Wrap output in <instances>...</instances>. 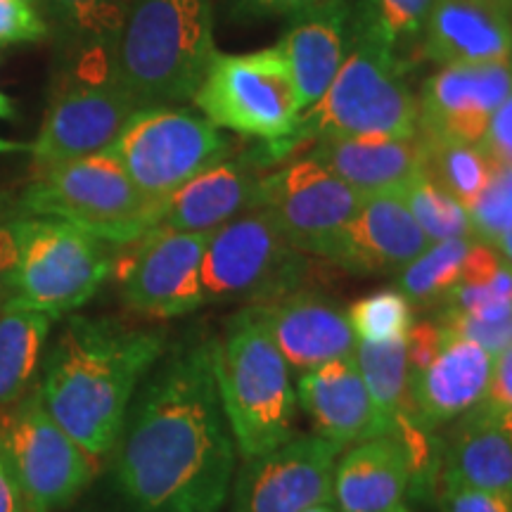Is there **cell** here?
<instances>
[{"mask_svg": "<svg viewBox=\"0 0 512 512\" xmlns=\"http://www.w3.org/2000/svg\"><path fill=\"white\" fill-rule=\"evenodd\" d=\"M107 458L126 512L223 510L238 446L216 387L211 337L188 335L166 347Z\"/></svg>", "mask_w": 512, "mask_h": 512, "instance_id": "cell-1", "label": "cell"}, {"mask_svg": "<svg viewBox=\"0 0 512 512\" xmlns=\"http://www.w3.org/2000/svg\"><path fill=\"white\" fill-rule=\"evenodd\" d=\"M166 347L164 330L105 316H69L48 342L36 389L69 437L95 460L107 458L140 384Z\"/></svg>", "mask_w": 512, "mask_h": 512, "instance_id": "cell-2", "label": "cell"}, {"mask_svg": "<svg viewBox=\"0 0 512 512\" xmlns=\"http://www.w3.org/2000/svg\"><path fill=\"white\" fill-rule=\"evenodd\" d=\"M406 72L403 57L351 31L349 53L328 91L302 112L290 136L249 152L254 164L273 169L318 140L415 136L420 102Z\"/></svg>", "mask_w": 512, "mask_h": 512, "instance_id": "cell-3", "label": "cell"}, {"mask_svg": "<svg viewBox=\"0 0 512 512\" xmlns=\"http://www.w3.org/2000/svg\"><path fill=\"white\" fill-rule=\"evenodd\" d=\"M214 50L211 0H133L117 43V74L140 110L190 102Z\"/></svg>", "mask_w": 512, "mask_h": 512, "instance_id": "cell-4", "label": "cell"}, {"mask_svg": "<svg viewBox=\"0 0 512 512\" xmlns=\"http://www.w3.org/2000/svg\"><path fill=\"white\" fill-rule=\"evenodd\" d=\"M211 358L223 413L242 458L297 437L290 366L254 306H242L226 320L221 335L211 337Z\"/></svg>", "mask_w": 512, "mask_h": 512, "instance_id": "cell-5", "label": "cell"}, {"mask_svg": "<svg viewBox=\"0 0 512 512\" xmlns=\"http://www.w3.org/2000/svg\"><path fill=\"white\" fill-rule=\"evenodd\" d=\"M19 204L31 216L67 221L112 247L157 228L162 211V200L145 195L110 150L36 169Z\"/></svg>", "mask_w": 512, "mask_h": 512, "instance_id": "cell-6", "label": "cell"}, {"mask_svg": "<svg viewBox=\"0 0 512 512\" xmlns=\"http://www.w3.org/2000/svg\"><path fill=\"white\" fill-rule=\"evenodd\" d=\"M117 50L62 55L46 114L29 145L36 169L112 150L128 121L140 112L117 74Z\"/></svg>", "mask_w": 512, "mask_h": 512, "instance_id": "cell-7", "label": "cell"}, {"mask_svg": "<svg viewBox=\"0 0 512 512\" xmlns=\"http://www.w3.org/2000/svg\"><path fill=\"white\" fill-rule=\"evenodd\" d=\"M112 264V245L105 240L67 221L29 216L3 309L48 313L53 320L69 316L110 278Z\"/></svg>", "mask_w": 512, "mask_h": 512, "instance_id": "cell-8", "label": "cell"}, {"mask_svg": "<svg viewBox=\"0 0 512 512\" xmlns=\"http://www.w3.org/2000/svg\"><path fill=\"white\" fill-rule=\"evenodd\" d=\"M192 102L216 128L261 143L290 136L302 117L297 83L280 46L216 55Z\"/></svg>", "mask_w": 512, "mask_h": 512, "instance_id": "cell-9", "label": "cell"}, {"mask_svg": "<svg viewBox=\"0 0 512 512\" xmlns=\"http://www.w3.org/2000/svg\"><path fill=\"white\" fill-rule=\"evenodd\" d=\"M309 254L299 252L261 209L245 211L211 233L202 259L207 304H266L302 290Z\"/></svg>", "mask_w": 512, "mask_h": 512, "instance_id": "cell-10", "label": "cell"}, {"mask_svg": "<svg viewBox=\"0 0 512 512\" xmlns=\"http://www.w3.org/2000/svg\"><path fill=\"white\" fill-rule=\"evenodd\" d=\"M0 448L27 512H57L93 482L98 460L57 425L34 387L0 411Z\"/></svg>", "mask_w": 512, "mask_h": 512, "instance_id": "cell-11", "label": "cell"}, {"mask_svg": "<svg viewBox=\"0 0 512 512\" xmlns=\"http://www.w3.org/2000/svg\"><path fill=\"white\" fill-rule=\"evenodd\" d=\"M110 152L145 195L164 200L230 155V140L202 114L185 107H150L128 121Z\"/></svg>", "mask_w": 512, "mask_h": 512, "instance_id": "cell-12", "label": "cell"}, {"mask_svg": "<svg viewBox=\"0 0 512 512\" xmlns=\"http://www.w3.org/2000/svg\"><path fill=\"white\" fill-rule=\"evenodd\" d=\"M211 233L152 228L114 256L121 302L147 318H181L207 306L202 259Z\"/></svg>", "mask_w": 512, "mask_h": 512, "instance_id": "cell-13", "label": "cell"}, {"mask_svg": "<svg viewBox=\"0 0 512 512\" xmlns=\"http://www.w3.org/2000/svg\"><path fill=\"white\" fill-rule=\"evenodd\" d=\"M363 200L361 192L306 155L261 174L256 209L271 216L292 247L323 259Z\"/></svg>", "mask_w": 512, "mask_h": 512, "instance_id": "cell-14", "label": "cell"}, {"mask_svg": "<svg viewBox=\"0 0 512 512\" xmlns=\"http://www.w3.org/2000/svg\"><path fill=\"white\" fill-rule=\"evenodd\" d=\"M337 458V448L318 434H297L271 451L242 458L230 486V512H306L332 503Z\"/></svg>", "mask_w": 512, "mask_h": 512, "instance_id": "cell-15", "label": "cell"}, {"mask_svg": "<svg viewBox=\"0 0 512 512\" xmlns=\"http://www.w3.org/2000/svg\"><path fill=\"white\" fill-rule=\"evenodd\" d=\"M512 95V57L448 64L422 83L418 133L446 143L482 145L496 112Z\"/></svg>", "mask_w": 512, "mask_h": 512, "instance_id": "cell-16", "label": "cell"}, {"mask_svg": "<svg viewBox=\"0 0 512 512\" xmlns=\"http://www.w3.org/2000/svg\"><path fill=\"white\" fill-rule=\"evenodd\" d=\"M444 328V325H441ZM494 373V356L463 335L444 328L437 354L408 370V420L425 437L479 406Z\"/></svg>", "mask_w": 512, "mask_h": 512, "instance_id": "cell-17", "label": "cell"}, {"mask_svg": "<svg viewBox=\"0 0 512 512\" xmlns=\"http://www.w3.org/2000/svg\"><path fill=\"white\" fill-rule=\"evenodd\" d=\"M427 247L430 240L399 195H373L335 235L323 259L349 273L382 275L403 271Z\"/></svg>", "mask_w": 512, "mask_h": 512, "instance_id": "cell-18", "label": "cell"}, {"mask_svg": "<svg viewBox=\"0 0 512 512\" xmlns=\"http://www.w3.org/2000/svg\"><path fill=\"white\" fill-rule=\"evenodd\" d=\"M249 306H254L287 366L306 373L335 358L354 356L358 339L347 311L323 294L297 290L275 302Z\"/></svg>", "mask_w": 512, "mask_h": 512, "instance_id": "cell-19", "label": "cell"}, {"mask_svg": "<svg viewBox=\"0 0 512 512\" xmlns=\"http://www.w3.org/2000/svg\"><path fill=\"white\" fill-rule=\"evenodd\" d=\"M297 403L309 413L318 437L339 453L361 441L382 437L373 396L354 356L335 358L302 373Z\"/></svg>", "mask_w": 512, "mask_h": 512, "instance_id": "cell-20", "label": "cell"}, {"mask_svg": "<svg viewBox=\"0 0 512 512\" xmlns=\"http://www.w3.org/2000/svg\"><path fill=\"white\" fill-rule=\"evenodd\" d=\"M261 169L249 152L226 155L162 200L157 226L183 233H214L256 209Z\"/></svg>", "mask_w": 512, "mask_h": 512, "instance_id": "cell-21", "label": "cell"}, {"mask_svg": "<svg viewBox=\"0 0 512 512\" xmlns=\"http://www.w3.org/2000/svg\"><path fill=\"white\" fill-rule=\"evenodd\" d=\"M422 46L432 62L484 64L512 57L508 0H434Z\"/></svg>", "mask_w": 512, "mask_h": 512, "instance_id": "cell-22", "label": "cell"}, {"mask_svg": "<svg viewBox=\"0 0 512 512\" xmlns=\"http://www.w3.org/2000/svg\"><path fill=\"white\" fill-rule=\"evenodd\" d=\"M415 458L394 434L361 441L339 453L332 475V505L339 512H392L411 491Z\"/></svg>", "mask_w": 512, "mask_h": 512, "instance_id": "cell-23", "label": "cell"}, {"mask_svg": "<svg viewBox=\"0 0 512 512\" xmlns=\"http://www.w3.org/2000/svg\"><path fill=\"white\" fill-rule=\"evenodd\" d=\"M302 112L330 88L351 46V0H325L290 17L280 38Z\"/></svg>", "mask_w": 512, "mask_h": 512, "instance_id": "cell-24", "label": "cell"}, {"mask_svg": "<svg viewBox=\"0 0 512 512\" xmlns=\"http://www.w3.org/2000/svg\"><path fill=\"white\" fill-rule=\"evenodd\" d=\"M437 479L475 486L512 501V439L475 406L441 430V437H434L432 484Z\"/></svg>", "mask_w": 512, "mask_h": 512, "instance_id": "cell-25", "label": "cell"}, {"mask_svg": "<svg viewBox=\"0 0 512 512\" xmlns=\"http://www.w3.org/2000/svg\"><path fill=\"white\" fill-rule=\"evenodd\" d=\"M311 159L363 197L399 195L425 166L420 133L408 138H332L311 145Z\"/></svg>", "mask_w": 512, "mask_h": 512, "instance_id": "cell-26", "label": "cell"}, {"mask_svg": "<svg viewBox=\"0 0 512 512\" xmlns=\"http://www.w3.org/2000/svg\"><path fill=\"white\" fill-rule=\"evenodd\" d=\"M53 323L48 313L0 311V411L36 387Z\"/></svg>", "mask_w": 512, "mask_h": 512, "instance_id": "cell-27", "label": "cell"}, {"mask_svg": "<svg viewBox=\"0 0 512 512\" xmlns=\"http://www.w3.org/2000/svg\"><path fill=\"white\" fill-rule=\"evenodd\" d=\"M50 36L62 55L117 50L133 0H41Z\"/></svg>", "mask_w": 512, "mask_h": 512, "instance_id": "cell-28", "label": "cell"}, {"mask_svg": "<svg viewBox=\"0 0 512 512\" xmlns=\"http://www.w3.org/2000/svg\"><path fill=\"white\" fill-rule=\"evenodd\" d=\"M434 0H351V31L406 60L422 38Z\"/></svg>", "mask_w": 512, "mask_h": 512, "instance_id": "cell-29", "label": "cell"}, {"mask_svg": "<svg viewBox=\"0 0 512 512\" xmlns=\"http://www.w3.org/2000/svg\"><path fill=\"white\" fill-rule=\"evenodd\" d=\"M425 171L439 188L456 197L465 209H470L482 190L489 183L496 162L482 145L470 143H446V140H430L425 136Z\"/></svg>", "mask_w": 512, "mask_h": 512, "instance_id": "cell-30", "label": "cell"}, {"mask_svg": "<svg viewBox=\"0 0 512 512\" xmlns=\"http://www.w3.org/2000/svg\"><path fill=\"white\" fill-rule=\"evenodd\" d=\"M472 240L432 242L396 273V290L413 306H437L460 283L463 261Z\"/></svg>", "mask_w": 512, "mask_h": 512, "instance_id": "cell-31", "label": "cell"}, {"mask_svg": "<svg viewBox=\"0 0 512 512\" xmlns=\"http://www.w3.org/2000/svg\"><path fill=\"white\" fill-rule=\"evenodd\" d=\"M399 197L411 209L413 219L418 221L430 245L444 240H477L470 211L456 197L448 195L444 188H439L425 171L418 178H413L399 192Z\"/></svg>", "mask_w": 512, "mask_h": 512, "instance_id": "cell-32", "label": "cell"}, {"mask_svg": "<svg viewBox=\"0 0 512 512\" xmlns=\"http://www.w3.org/2000/svg\"><path fill=\"white\" fill-rule=\"evenodd\" d=\"M347 318L358 342L392 344L411 332L413 304L399 290H380L361 297L347 309Z\"/></svg>", "mask_w": 512, "mask_h": 512, "instance_id": "cell-33", "label": "cell"}, {"mask_svg": "<svg viewBox=\"0 0 512 512\" xmlns=\"http://www.w3.org/2000/svg\"><path fill=\"white\" fill-rule=\"evenodd\" d=\"M475 238L494 242L512 226V166L498 164L491 171L489 183L470 209Z\"/></svg>", "mask_w": 512, "mask_h": 512, "instance_id": "cell-34", "label": "cell"}, {"mask_svg": "<svg viewBox=\"0 0 512 512\" xmlns=\"http://www.w3.org/2000/svg\"><path fill=\"white\" fill-rule=\"evenodd\" d=\"M31 214L24 211L22 204L10 197H0V309L10 297L12 280L19 264V249H22L24 223Z\"/></svg>", "mask_w": 512, "mask_h": 512, "instance_id": "cell-35", "label": "cell"}, {"mask_svg": "<svg viewBox=\"0 0 512 512\" xmlns=\"http://www.w3.org/2000/svg\"><path fill=\"white\" fill-rule=\"evenodd\" d=\"M50 29L34 0H0V48L46 41Z\"/></svg>", "mask_w": 512, "mask_h": 512, "instance_id": "cell-36", "label": "cell"}, {"mask_svg": "<svg viewBox=\"0 0 512 512\" xmlns=\"http://www.w3.org/2000/svg\"><path fill=\"white\" fill-rule=\"evenodd\" d=\"M432 494L439 498L441 512H512V501L475 486L437 479Z\"/></svg>", "mask_w": 512, "mask_h": 512, "instance_id": "cell-37", "label": "cell"}, {"mask_svg": "<svg viewBox=\"0 0 512 512\" xmlns=\"http://www.w3.org/2000/svg\"><path fill=\"white\" fill-rule=\"evenodd\" d=\"M477 408L512 439V344L494 358L489 389Z\"/></svg>", "mask_w": 512, "mask_h": 512, "instance_id": "cell-38", "label": "cell"}, {"mask_svg": "<svg viewBox=\"0 0 512 512\" xmlns=\"http://www.w3.org/2000/svg\"><path fill=\"white\" fill-rule=\"evenodd\" d=\"M505 259L498 254V249L489 242L472 240L467 256L463 261V273H460L458 285H484L501 271Z\"/></svg>", "mask_w": 512, "mask_h": 512, "instance_id": "cell-39", "label": "cell"}, {"mask_svg": "<svg viewBox=\"0 0 512 512\" xmlns=\"http://www.w3.org/2000/svg\"><path fill=\"white\" fill-rule=\"evenodd\" d=\"M482 147L489 152L494 162L512 166V95L503 102L501 110L496 112L482 140Z\"/></svg>", "mask_w": 512, "mask_h": 512, "instance_id": "cell-40", "label": "cell"}, {"mask_svg": "<svg viewBox=\"0 0 512 512\" xmlns=\"http://www.w3.org/2000/svg\"><path fill=\"white\" fill-rule=\"evenodd\" d=\"M0 512H27L22 489L3 456V448H0Z\"/></svg>", "mask_w": 512, "mask_h": 512, "instance_id": "cell-41", "label": "cell"}, {"mask_svg": "<svg viewBox=\"0 0 512 512\" xmlns=\"http://www.w3.org/2000/svg\"><path fill=\"white\" fill-rule=\"evenodd\" d=\"M242 8L249 12H259V15H297L313 8V5L325 3V0H238Z\"/></svg>", "mask_w": 512, "mask_h": 512, "instance_id": "cell-42", "label": "cell"}, {"mask_svg": "<svg viewBox=\"0 0 512 512\" xmlns=\"http://www.w3.org/2000/svg\"><path fill=\"white\" fill-rule=\"evenodd\" d=\"M491 245L498 249V254H501L503 259L508 261V264H512V226L505 230L503 235H498V238L491 242Z\"/></svg>", "mask_w": 512, "mask_h": 512, "instance_id": "cell-43", "label": "cell"}, {"mask_svg": "<svg viewBox=\"0 0 512 512\" xmlns=\"http://www.w3.org/2000/svg\"><path fill=\"white\" fill-rule=\"evenodd\" d=\"M17 112H15V105H12V100L0 91V119H15Z\"/></svg>", "mask_w": 512, "mask_h": 512, "instance_id": "cell-44", "label": "cell"}, {"mask_svg": "<svg viewBox=\"0 0 512 512\" xmlns=\"http://www.w3.org/2000/svg\"><path fill=\"white\" fill-rule=\"evenodd\" d=\"M24 150H29V145L0 138V155H12V152H24Z\"/></svg>", "mask_w": 512, "mask_h": 512, "instance_id": "cell-45", "label": "cell"}, {"mask_svg": "<svg viewBox=\"0 0 512 512\" xmlns=\"http://www.w3.org/2000/svg\"><path fill=\"white\" fill-rule=\"evenodd\" d=\"M306 512H339V510L332 503H320V505H313V508H309Z\"/></svg>", "mask_w": 512, "mask_h": 512, "instance_id": "cell-46", "label": "cell"}, {"mask_svg": "<svg viewBox=\"0 0 512 512\" xmlns=\"http://www.w3.org/2000/svg\"><path fill=\"white\" fill-rule=\"evenodd\" d=\"M392 512H413V510H411V508H408V505H406V503H401V505H396V508H394Z\"/></svg>", "mask_w": 512, "mask_h": 512, "instance_id": "cell-47", "label": "cell"}, {"mask_svg": "<svg viewBox=\"0 0 512 512\" xmlns=\"http://www.w3.org/2000/svg\"><path fill=\"white\" fill-rule=\"evenodd\" d=\"M508 3H510V8H512V0H508Z\"/></svg>", "mask_w": 512, "mask_h": 512, "instance_id": "cell-48", "label": "cell"}]
</instances>
